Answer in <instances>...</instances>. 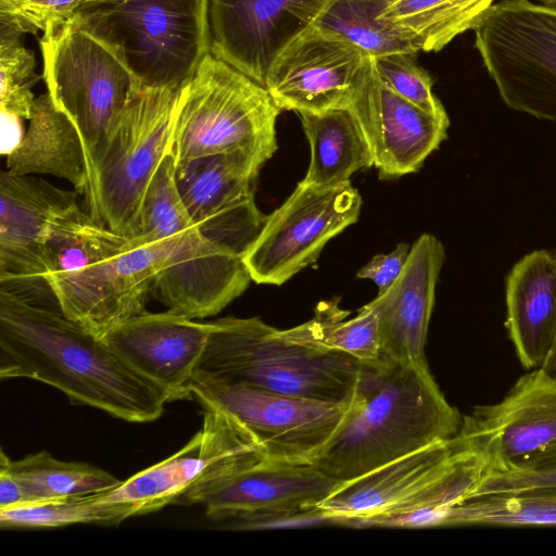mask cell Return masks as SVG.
Masks as SVG:
<instances>
[{
	"instance_id": "obj_1",
	"label": "cell",
	"mask_w": 556,
	"mask_h": 556,
	"mask_svg": "<svg viewBox=\"0 0 556 556\" xmlns=\"http://www.w3.org/2000/svg\"><path fill=\"white\" fill-rule=\"evenodd\" d=\"M0 378H28L129 422L164 413L166 393L125 363L59 305L0 290Z\"/></svg>"
},
{
	"instance_id": "obj_2",
	"label": "cell",
	"mask_w": 556,
	"mask_h": 556,
	"mask_svg": "<svg viewBox=\"0 0 556 556\" xmlns=\"http://www.w3.org/2000/svg\"><path fill=\"white\" fill-rule=\"evenodd\" d=\"M462 421L428 365L402 364L381 354L362 363L352 408L313 464L346 482L457 435Z\"/></svg>"
},
{
	"instance_id": "obj_3",
	"label": "cell",
	"mask_w": 556,
	"mask_h": 556,
	"mask_svg": "<svg viewBox=\"0 0 556 556\" xmlns=\"http://www.w3.org/2000/svg\"><path fill=\"white\" fill-rule=\"evenodd\" d=\"M210 324L194 377L326 402L351 401L362 363L287 340L260 317Z\"/></svg>"
},
{
	"instance_id": "obj_4",
	"label": "cell",
	"mask_w": 556,
	"mask_h": 556,
	"mask_svg": "<svg viewBox=\"0 0 556 556\" xmlns=\"http://www.w3.org/2000/svg\"><path fill=\"white\" fill-rule=\"evenodd\" d=\"M71 17L139 87L178 90L210 53L208 0H88Z\"/></svg>"
},
{
	"instance_id": "obj_5",
	"label": "cell",
	"mask_w": 556,
	"mask_h": 556,
	"mask_svg": "<svg viewBox=\"0 0 556 556\" xmlns=\"http://www.w3.org/2000/svg\"><path fill=\"white\" fill-rule=\"evenodd\" d=\"M281 110L267 89L208 53L177 91L169 154L175 170L232 150L270 159Z\"/></svg>"
},
{
	"instance_id": "obj_6",
	"label": "cell",
	"mask_w": 556,
	"mask_h": 556,
	"mask_svg": "<svg viewBox=\"0 0 556 556\" xmlns=\"http://www.w3.org/2000/svg\"><path fill=\"white\" fill-rule=\"evenodd\" d=\"M177 91L131 90L109 128L84 193L91 218L129 239L139 232L147 189L169 154Z\"/></svg>"
},
{
	"instance_id": "obj_7",
	"label": "cell",
	"mask_w": 556,
	"mask_h": 556,
	"mask_svg": "<svg viewBox=\"0 0 556 556\" xmlns=\"http://www.w3.org/2000/svg\"><path fill=\"white\" fill-rule=\"evenodd\" d=\"M42 33L39 47L48 93L81 137L89 180L109 128L137 85L125 66L73 17Z\"/></svg>"
},
{
	"instance_id": "obj_8",
	"label": "cell",
	"mask_w": 556,
	"mask_h": 556,
	"mask_svg": "<svg viewBox=\"0 0 556 556\" xmlns=\"http://www.w3.org/2000/svg\"><path fill=\"white\" fill-rule=\"evenodd\" d=\"M475 30V47L507 106L556 121V5L494 3Z\"/></svg>"
},
{
	"instance_id": "obj_9",
	"label": "cell",
	"mask_w": 556,
	"mask_h": 556,
	"mask_svg": "<svg viewBox=\"0 0 556 556\" xmlns=\"http://www.w3.org/2000/svg\"><path fill=\"white\" fill-rule=\"evenodd\" d=\"M267 459L265 450L230 415L204 408L202 429L179 451L116 486L97 493L122 522L180 503L188 492Z\"/></svg>"
},
{
	"instance_id": "obj_10",
	"label": "cell",
	"mask_w": 556,
	"mask_h": 556,
	"mask_svg": "<svg viewBox=\"0 0 556 556\" xmlns=\"http://www.w3.org/2000/svg\"><path fill=\"white\" fill-rule=\"evenodd\" d=\"M362 197L351 181L314 186L300 181L270 215L242 257L251 279L281 286L314 264L330 239L354 224Z\"/></svg>"
},
{
	"instance_id": "obj_11",
	"label": "cell",
	"mask_w": 556,
	"mask_h": 556,
	"mask_svg": "<svg viewBox=\"0 0 556 556\" xmlns=\"http://www.w3.org/2000/svg\"><path fill=\"white\" fill-rule=\"evenodd\" d=\"M191 393L203 408L224 412L248 428L269 460L313 463L353 405L298 397L193 377Z\"/></svg>"
},
{
	"instance_id": "obj_12",
	"label": "cell",
	"mask_w": 556,
	"mask_h": 556,
	"mask_svg": "<svg viewBox=\"0 0 556 556\" xmlns=\"http://www.w3.org/2000/svg\"><path fill=\"white\" fill-rule=\"evenodd\" d=\"M342 483L313 463L264 460L188 492L180 503L201 504L212 520L249 529L269 519H323L318 506Z\"/></svg>"
},
{
	"instance_id": "obj_13",
	"label": "cell",
	"mask_w": 556,
	"mask_h": 556,
	"mask_svg": "<svg viewBox=\"0 0 556 556\" xmlns=\"http://www.w3.org/2000/svg\"><path fill=\"white\" fill-rule=\"evenodd\" d=\"M176 232L141 245L130 238V245L113 257L83 269L46 275L62 313L101 338L147 311L154 277Z\"/></svg>"
},
{
	"instance_id": "obj_14",
	"label": "cell",
	"mask_w": 556,
	"mask_h": 556,
	"mask_svg": "<svg viewBox=\"0 0 556 556\" xmlns=\"http://www.w3.org/2000/svg\"><path fill=\"white\" fill-rule=\"evenodd\" d=\"M458 434L488 458L489 472L525 469L556 456V380L532 369L501 402L464 416Z\"/></svg>"
},
{
	"instance_id": "obj_15",
	"label": "cell",
	"mask_w": 556,
	"mask_h": 556,
	"mask_svg": "<svg viewBox=\"0 0 556 556\" xmlns=\"http://www.w3.org/2000/svg\"><path fill=\"white\" fill-rule=\"evenodd\" d=\"M266 160L238 149L208 155L176 170L186 210L212 242L243 257L267 215L257 207L254 190Z\"/></svg>"
},
{
	"instance_id": "obj_16",
	"label": "cell",
	"mask_w": 556,
	"mask_h": 556,
	"mask_svg": "<svg viewBox=\"0 0 556 556\" xmlns=\"http://www.w3.org/2000/svg\"><path fill=\"white\" fill-rule=\"evenodd\" d=\"M372 65L353 43L311 25L275 60L265 88L281 111L350 108Z\"/></svg>"
},
{
	"instance_id": "obj_17",
	"label": "cell",
	"mask_w": 556,
	"mask_h": 556,
	"mask_svg": "<svg viewBox=\"0 0 556 556\" xmlns=\"http://www.w3.org/2000/svg\"><path fill=\"white\" fill-rule=\"evenodd\" d=\"M78 192L34 175L0 174V290L48 305L58 302L46 279L42 243L50 220L77 203Z\"/></svg>"
},
{
	"instance_id": "obj_18",
	"label": "cell",
	"mask_w": 556,
	"mask_h": 556,
	"mask_svg": "<svg viewBox=\"0 0 556 556\" xmlns=\"http://www.w3.org/2000/svg\"><path fill=\"white\" fill-rule=\"evenodd\" d=\"M331 0H208L210 53L265 87L282 50Z\"/></svg>"
},
{
	"instance_id": "obj_19",
	"label": "cell",
	"mask_w": 556,
	"mask_h": 556,
	"mask_svg": "<svg viewBox=\"0 0 556 556\" xmlns=\"http://www.w3.org/2000/svg\"><path fill=\"white\" fill-rule=\"evenodd\" d=\"M251 280L242 257L205 238L189 217L154 277L151 298L175 314L205 318L240 296Z\"/></svg>"
},
{
	"instance_id": "obj_20",
	"label": "cell",
	"mask_w": 556,
	"mask_h": 556,
	"mask_svg": "<svg viewBox=\"0 0 556 556\" xmlns=\"http://www.w3.org/2000/svg\"><path fill=\"white\" fill-rule=\"evenodd\" d=\"M210 324L166 311H144L101 339L138 374L162 389L168 402L193 397L191 382Z\"/></svg>"
},
{
	"instance_id": "obj_21",
	"label": "cell",
	"mask_w": 556,
	"mask_h": 556,
	"mask_svg": "<svg viewBox=\"0 0 556 556\" xmlns=\"http://www.w3.org/2000/svg\"><path fill=\"white\" fill-rule=\"evenodd\" d=\"M382 179L417 172L446 138L448 116H437L399 96L372 65L350 106Z\"/></svg>"
},
{
	"instance_id": "obj_22",
	"label": "cell",
	"mask_w": 556,
	"mask_h": 556,
	"mask_svg": "<svg viewBox=\"0 0 556 556\" xmlns=\"http://www.w3.org/2000/svg\"><path fill=\"white\" fill-rule=\"evenodd\" d=\"M444 258L441 241L421 235L397 279L368 303L378 316L382 355L402 364L428 365L425 344Z\"/></svg>"
},
{
	"instance_id": "obj_23",
	"label": "cell",
	"mask_w": 556,
	"mask_h": 556,
	"mask_svg": "<svg viewBox=\"0 0 556 556\" xmlns=\"http://www.w3.org/2000/svg\"><path fill=\"white\" fill-rule=\"evenodd\" d=\"M466 446L459 434L343 482L319 506L325 520L354 526L386 513L434 479Z\"/></svg>"
},
{
	"instance_id": "obj_24",
	"label": "cell",
	"mask_w": 556,
	"mask_h": 556,
	"mask_svg": "<svg viewBox=\"0 0 556 556\" xmlns=\"http://www.w3.org/2000/svg\"><path fill=\"white\" fill-rule=\"evenodd\" d=\"M507 326L523 368H540L556 334V255L538 250L507 278Z\"/></svg>"
},
{
	"instance_id": "obj_25",
	"label": "cell",
	"mask_w": 556,
	"mask_h": 556,
	"mask_svg": "<svg viewBox=\"0 0 556 556\" xmlns=\"http://www.w3.org/2000/svg\"><path fill=\"white\" fill-rule=\"evenodd\" d=\"M22 143L7 156L17 175H52L70 181L78 193L88 184L81 137L73 122L53 104L49 93L36 98Z\"/></svg>"
},
{
	"instance_id": "obj_26",
	"label": "cell",
	"mask_w": 556,
	"mask_h": 556,
	"mask_svg": "<svg viewBox=\"0 0 556 556\" xmlns=\"http://www.w3.org/2000/svg\"><path fill=\"white\" fill-rule=\"evenodd\" d=\"M298 114L311 147V161L302 182L337 185L374 165L370 148L350 108Z\"/></svg>"
},
{
	"instance_id": "obj_27",
	"label": "cell",
	"mask_w": 556,
	"mask_h": 556,
	"mask_svg": "<svg viewBox=\"0 0 556 556\" xmlns=\"http://www.w3.org/2000/svg\"><path fill=\"white\" fill-rule=\"evenodd\" d=\"M466 444V443H465ZM490 470L488 458L467 445L434 479L390 510L356 527H440L445 511L468 498Z\"/></svg>"
},
{
	"instance_id": "obj_28",
	"label": "cell",
	"mask_w": 556,
	"mask_h": 556,
	"mask_svg": "<svg viewBox=\"0 0 556 556\" xmlns=\"http://www.w3.org/2000/svg\"><path fill=\"white\" fill-rule=\"evenodd\" d=\"M494 0H391L381 17L422 52H437L475 29Z\"/></svg>"
},
{
	"instance_id": "obj_29",
	"label": "cell",
	"mask_w": 556,
	"mask_h": 556,
	"mask_svg": "<svg viewBox=\"0 0 556 556\" xmlns=\"http://www.w3.org/2000/svg\"><path fill=\"white\" fill-rule=\"evenodd\" d=\"M130 243L75 203L59 212L47 227L41 250L46 275L83 269L122 253Z\"/></svg>"
},
{
	"instance_id": "obj_30",
	"label": "cell",
	"mask_w": 556,
	"mask_h": 556,
	"mask_svg": "<svg viewBox=\"0 0 556 556\" xmlns=\"http://www.w3.org/2000/svg\"><path fill=\"white\" fill-rule=\"evenodd\" d=\"M349 314L339 307V300L323 301L309 320L279 333L302 345L351 355L361 363L377 361L381 339L376 311L367 303L346 320Z\"/></svg>"
},
{
	"instance_id": "obj_31",
	"label": "cell",
	"mask_w": 556,
	"mask_h": 556,
	"mask_svg": "<svg viewBox=\"0 0 556 556\" xmlns=\"http://www.w3.org/2000/svg\"><path fill=\"white\" fill-rule=\"evenodd\" d=\"M0 467L22 483L34 503L97 494L122 481L99 467L60 460L47 451L11 460L1 450Z\"/></svg>"
},
{
	"instance_id": "obj_32",
	"label": "cell",
	"mask_w": 556,
	"mask_h": 556,
	"mask_svg": "<svg viewBox=\"0 0 556 556\" xmlns=\"http://www.w3.org/2000/svg\"><path fill=\"white\" fill-rule=\"evenodd\" d=\"M391 0H331L312 25L342 38L376 58L404 52L417 54L415 45L381 17Z\"/></svg>"
},
{
	"instance_id": "obj_33",
	"label": "cell",
	"mask_w": 556,
	"mask_h": 556,
	"mask_svg": "<svg viewBox=\"0 0 556 556\" xmlns=\"http://www.w3.org/2000/svg\"><path fill=\"white\" fill-rule=\"evenodd\" d=\"M121 522L117 510L98 501L97 494L0 509L1 529H43L77 523L116 526Z\"/></svg>"
},
{
	"instance_id": "obj_34",
	"label": "cell",
	"mask_w": 556,
	"mask_h": 556,
	"mask_svg": "<svg viewBox=\"0 0 556 556\" xmlns=\"http://www.w3.org/2000/svg\"><path fill=\"white\" fill-rule=\"evenodd\" d=\"M24 33L0 22V110L29 119L38 80L34 53L22 42Z\"/></svg>"
},
{
	"instance_id": "obj_35",
	"label": "cell",
	"mask_w": 556,
	"mask_h": 556,
	"mask_svg": "<svg viewBox=\"0 0 556 556\" xmlns=\"http://www.w3.org/2000/svg\"><path fill=\"white\" fill-rule=\"evenodd\" d=\"M415 55L397 52L372 58L380 81L422 110L437 116H447L432 91V78L415 62Z\"/></svg>"
},
{
	"instance_id": "obj_36",
	"label": "cell",
	"mask_w": 556,
	"mask_h": 556,
	"mask_svg": "<svg viewBox=\"0 0 556 556\" xmlns=\"http://www.w3.org/2000/svg\"><path fill=\"white\" fill-rule=\"evenodd\" d=\"M545 490H556V456L525 469L490 471L469 497Z\"/></svg>"
},
{
	"instance_id": "obj_37",
	"label": "cell",
	"mask_w": 556,
	"mask_h": 556,
	"mask_svg": "<svg viewBox=\"0 0 556 556\" xmlns=\"http://www.w3.org/2000/svg\"><path fill=\"white\" fill-rule=\"evenodd\" d=\"M88 0H0V17L20 25L28 34L71 17Z\"/></svg>"
},
{
	"instance_id": "obj_38",
	"label": "cell",
	"mask_w": 556,
	"mask_h": 556,
	"mask_svg": "<svg viewBox=\"0 0 556 556\" xmlns=\"http://www.w3.org/2000/svg\"><path fill=\"white\" fill-rule=\"evenodd\" d=\"M409 249L407 243L400 242L390 253L375 255L357 271L356 277L371 280L378 287V294L383 293L400 276Z\"/></svg>"
},
{
	"instance_id": "obj_39",
	"label": "cell",
	"mask_w": 556,
	"mask_h": 556,
	"mask_svg": "<svg viewBox=\"0 0 556 556\" xmlns=\"http://www.w3.org/2000/svg\"><path fill=\"white\" fill-rule=\"evenodd\" d=\"M22 483L5 468L0 467V509L33 504Z\"/></svg>"
},
{
	"instance_id": "obj_40",
	"label": "cell",
	"mask_w": 556,
	"mask_h": 556,
	"mask_svg": "<svg viewBox=\"0 0 556 556\" xmlns=\"http://www.w3.org/2000/svg\"><path fill=\"white\" fill-rule=\"evenodd\" d=\"M1 112V141L0 152L2 155L8 156L11 154L23 141L25 137L22 117L13 113Z\"/></svg>"
},
{
	"instance_id": "obj_41",
	"label": "cell",
	"mask_w": 556,
	"mask_h": 556,
	"mask_svg": "<svg viewBox=\"0 0 556 556\" xmlns=\"http://www.w3.org/2000/svg\"><path fill=\"white\" fill-rule=\"evenodd\" d=\"M547 376L556 380V334L551 350L540 367Z\"/></svg>"
}]
</instances>
